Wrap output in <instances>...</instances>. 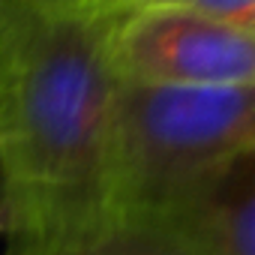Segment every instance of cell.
Masks as SVG:
<instances>
[{
	"instance_id": "1",
	"label": "cell",
	"mask_w": 255,
	"mask_h": 255,
	"mask_svg": "<svg viewBox=\"0 0 255 255\" xmlns=\"http://www.w3.org/2000/svg\"><path fill=\"white\" fill-rule=\"evenodd\" d=\"M114 15L87 0H15L0 24V231L39 249L108 216Z\"/></svg>"
},
{
	"instance_id": "2",
	"label": "cell",
	"mask_w": 255,
	"mask_h": 255,
	"mask_svg": "<svg viewBox=\"0 0 255 255\" xmlns=\"http://www.w3.org/2000/svg\"><path fill=\"white\" fill-rule=\"evenodd\" d=\"M255 150V84L150 87L120 81L108 126V213L162 219Z\"/></svg>"
},
{
	"instance_id": "5",
	"label": "cell",
	"mask_w": 255,
	"mask_h": 255,
	"mask_svg": "<svg viewBox=\"0 0 255 255\" xmlns=\"http://www.w3.org/2000/svg\"><path fill=\"white\" fill-rule=\"evenodd\" d=\"M15 255H192L162 222L108 213L99 222L63 234L39 249L6 246Z\"/></svg>"
},
{
	"instance_id": "8",
	"label": "cell",
	"mask_w": 255,
	"mask_h": 255,
	"mask_svg": "<svg viewBox=\"0 0 255 255\" xmlns=\"http://www.w3.org/2000/svg\"><path fill=\"white\" fill-rule=\"evenodd\" d=\"M12 3L15 0H0V24L6 21V15H9V9H12Z\"/></svg>"
},
{
	"instance_id": "9",
	"label": "cell",
	"mask_w": 255,
	"mask_h": 255,
	"mask_svg": "<svg viewBox=\"0 0 255 255\" xmlns=\"http://www.w3.org/2000/svg\"><path fill=\"white\" fill-rule=\"evenodd\" d=\"M3 255H15V252H12V249H3Z\"/></svg>"
},
{
	"instance_id": "4",
	"label": "cell",
	"mask_w": 255,
	"mask_h": 255,
	"mask_svg": "<svg viewBox=\"0 0 255 255\" xmlns=\"http://www.w3.org/2000/svg\"><path fill=\"white\" fill-rule=\"evenodd\" d=\"M156 222L192 255H255V150L234 159Z\"/></svg>"
},
{
	"instance_id": "6",
	"label": "cell",
	"mask_w": 255,
	"mask_h": 255,
	"mask_svg": "<svg viewBox=\"0 0 255 255\" xmlns=\"http://www.w3.org/2000/svg\"><path fill=\"white\" fill-rule=\"evenodd\" d=\"M147 6H156V9H180V12H192V15L213 18V21H222V24H234V27L255 30V0H129V3H123L117 12L147 9Z\"/></svg>"
},
{
	"instance_id": "7",
	"label": "cell",
	"mask_w": 255,
	"mask_h": 255,
	"mask_svg": "<svg viewBox=\"0 0 255 255\" xmlns=\"http://www.w3.org/2000/svg\"><path fill=\"white\" fill-rule=\"evenodd\" d=\"M87 3H93V6H99V9H105V12H117L123 3H129V0H87Z\"/></svg>"
},
{
	"instance_id": "3",
	"label": "cell",
	"mask_w": 255,
	"mask_h": 255,
	"mask_svg": "<svg viewBox=\"0 0 255 255\" xmlns=\"http://www.w3.org/2000/svg\"><path fill=\"white\" fill-rule=\"evenodd\" d=\"M111 69L120 81L150 87L255 84V30L180 9H126L108 33Z\"/></svg>"
},
{
	"instance_id": "10",
	"label": "cell",
	"mask_w": 255,
	"mask_h": 255,
	"mask_svg": "<svg viewBox=\"0 0 255 255\" xmlns=\"http://www.w3.org/2000/svg\"><path fill=\"white\" fill-rule=\"evenodd\" d=\"M0 237H3V231H0Z\"/></svg>"
}]
</instances>
